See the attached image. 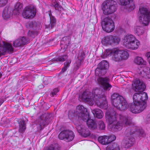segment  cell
Masks as SVG:
<instances>
[{
	"instance_id": "cell-20",
	"label": "cell",
	"mask_w": 150,
	"mask_h": 150,
	"mask_svg": "<svg viewBox=\"0 0 150 150\" xmlns=\"http://www.w3.org/2000/svg\"><path fill=\"white\" fill-rule=\"evenodd\" d=\"M135 143V139L133 136H127L123 140L122 146L125 149H129L133 146Z\"/></svg>"
},
{
	"instance_id": "cell-5",
	"label": "cell",
	"mask_w": 150,
	"mask_h": 150,
	"mask_svg": "<svg viewBox=\"0 0 150 150\" xmlns=\"http://www.w3.org/2000/svg\"><path fill=\"white\" fill-rule=\"evenodd\" d=\"M139 19L143 25L146 26L150 22V12L147 9L141 7L139 11Z\"/></svg>"
},
{
	"instance_id": "cell-2",
	"label": "cell",
	"mask_w": 150,
	"mask_h": 150,
	"mask_svg": "<svg viewBox=\"0 0 150 150\" xmlns=\"http://www.w3.org/2000/svg\"><path fill=\"white\" fill-rule=\"evenodd\" d=\"M111 100L113 105L119 111L123 112L128 108V104L125 100L117 93H114L111 96Z\"/></svg>"
},
{
	"instance_id": "cell-46",
	"label": "cell",
	"mask_w": 150,
	"mask_h": 150,
	"mask_svg": "<svg viewBox=\"0 0 150 150\" xmlns=\"http://www.w3.org/2000/svg\"><path fill=\"white\" fill-rule=\"evenodd\" d=\"M146 58H147L148 62H149V63L150 64V52L147 53L146 54Z\"/></svg>"
},
{
	"instance_id": "cell-45",
	"label": "cell",
	"mask_w": 150,
	"mask_h": 150,
	"mask_svg": "<svg viewBox=\"0 0 150 150\" xmlns=\"http://www.w3.org/2000/svg\"><path fill=\"white\" fill-rule=\"evenodd\" d=\"M37 33L38 32L30 31H29L28 35L30 36H36V35H37Z\"/></svg>"
},
{
	"instance_id": "cell-43",
	"label": "cell",
	"mask_w": 150,
	"mask_h": 150,
	"mask_svg": "<svg viewBox=\"0 0 150 150\" xmlns=\"http://www.w3.org/2000/svg\"><path fill=\"white\" fill-rule=\"evenodd\" d=\"M8 1V0H0V7L5 6L7 4Z\"/></svg>"
},
{
	"instance_id": "cell-32",
	"label": "cell",
	"mask_w": 150,
	"mask_h": 150,
	"mask_svg": "<svg viewBox=\"0 0 150 150\" xmlns=\"http://www.w3.org/2000/svg\"><path fill=\"white\" fill-rule=\"evenodd\" d=\"M117 49H107L105 52H104L102 55H101V57L103 58H105L106 57H108L109 55H111V54H113L114 52H115Z\"/></svg>"
},
{
	"instance_id": "cell-12",
	"label": "cell",
	"mask_w": 150,
	"mask_h": 150,
	"mask_svg": "<svg viewBox=\"0 0 150 150\" xmlns=\"http://www.w3.org/2000/svg\"><path fill=\"white\" fill-rule=\"evenodd\" d=\"M74 137V134L73 131L70 130H64L58 136V138L61 140L68 142L73 141Z\"/></svg>"
},
{
	"instance_id": "cell-28",
	"label": "cell",
	"mask_w": 150,
	"mask_h": 150,
	"mask_svg": "<svg viewBox=\"0 0 150 150\" xmlns=\"http://www.w3.org/2000/svg\"><path fill=\"white\" fill-rule=\"evenodd\" d=\"M87 124L88 127L92 130H94L97 128L96 123L94 120L92 119H89L87 121Z\"/></svg>"
},
{
	"instance_id": "cell-33",
	"label": "cell",
	"mask_w": 150,
	"mask_h": 150,
	"mask_svg": "<svg viewBox=\"0 0 150 150\" xmlns=\"http://www.w3.org/2000/svg\"><path fill=\"white\" fill-rule=\"evenodd\" d=\"M133 0H117L118 2L122 6H126L133 2Z\"/></svg>"
},
{
	"instance_id": "cell-26",
	"label": "cell",
	"mask_w": 150,
	"mask_h": 150,
	"mask_svg": "<svg viewBox=\"0 0 150 150\" xmlns=\"http://www.w3.org/2000/svg\"><path fill=\"white\" fill-rule=\"evenodd\" d=\"M12 12V8L10 6H8L6 7L3 12V17L4 19H9L11 16Z\"/></svg>"
},
{
	"instance_id": "cell-35",
	"label": "cell",
	"mask_w": 150,
	"mask_h": 150,
	"mask_svg": "<svg viewBox=\"0 0 150 150\" xmlns=\"http://www.w3.org/2000/svg\"><path fill=\"white\" fill-rule=\"evenodd\" d=\"M4 45L5 46V48L7 49V51L9 53H12L14 51V49L11 46V44L8 42H4L3 43Z\"/></svg>"
},
{
	"instance_id": "cell-30",
	"label": "cell",
	"mask_w": 150,
	"mask_h": 150,
	"mask_svg": "<svg viewBox=\"0 0 150 150\" xmlns=\"http://www.w3.org/2000/svg\"><path fill=\"white\" fill-rule=\"evenodd\" d=\"M23 5L22 3L20 2L17 3L16 4L13 12L15 15H18L20 14L23 9Z\"/></svg>"
},
{
	"instance_id": "cell-1",
	"label": "cell",
	"mask_w": 150,
	"mask_h": 150,
	"mask_svg": "<svg viewBox=\"0 0 150 150\" xmlns=\"http://www.w3.org/2000/svg\"><path fill=\"white\" fill-rule=\"evenodd\" d=\"M93 99L98 107L103 109L108 108V101L103 91L99 88H95L93 91Z\"/></svg>"
},
{
	"instance_id": "cell-27",
	"label": "cell",
	"mask_w": 150,
	"mask_h": 150,
	"mask_svg": "<svg viewBox=\"0 0 150 150\" xmlns=\"http://www.w3.org/2000/svg\"><path fill=\"white\" fill-rule=\"evenodd\" d=\"M18 123H19V132L21 134H23L24 133L26 128L25 121L23 119H21L19 120Z\"/></svg>"
},
{
	"instance_id": "cell-6",
	"label": "cell",
	"mask_w": 150,
	"mask_h": 150,
	"mask_svg": "<svg viewBox=\"0 0 150 150\" xmlns=\"http://www.w3.org/2000/svg\"><path fill=\"white\" fill-rule=\"evenodd\" d=\"M120 41V38L117 36L111 35L104 38L102 40V44L106 46H113L118 45Z\"/></svg>"
},
{
	"instance_id": "cell-4",
	"label": "cell",
	"mask_w": 150,
	"mask_h": 150,
	"mask_svg": "<svg viewBox=\"0 0 150 150\" xmlns=\"http://www.w3.org/2000/svg\"><path fill=\"white\" fill-rule=\"evenodd\" d=\"M117 8V4L113 0H107L102 5V9L105 15L112 14L116 11Z\"/></svg>"
},
{
	"instance_id": "cell-39",
	"label": "cell",
	"mask_w": 150,
	"mask_h": 150,
	"mask_svg": "<svg viewBox=\"0 0 150 150\" xmlns=\"http://www.w3.org/2000/svg\"><path fill=\"white\" fill-rule=\"evenodd\" d=\"M49 15H50V18H51V28H53L55 26V23H56V19H55V18L54 17L52 16L51 11L49 12Z\"/></svg>"
},
{
	"instance_id": "cell-18",
	"label": "cell",
	"mask_w": 150,
	"mask_h": 150,
	"mask_svg": "<svg viewBox=\"0 0 150 150\" xmlns=\"http://www.w3.org/2000/svg\"><path fill=\"white\" fill-rule=\"evenodd\" d=\"M106 119L108 124L116 120V113L114 109L111 108L107 110L106 113Z\"/></svg>"
},
{
	"instance_id": "cell-41",
	"label": "cell",
	"mask_w": 150,
	"mask_h": 150,
	"mask_svg": "<svg viewBox=\"0 0 150 150\" xmlns=\"http://www.w3.org/2000/svg\"><path fill=\"white\" fill-rule=\"evenodd\" d=\"M70 63H71V61L70 60L68 61H67L66 63L65 64V66H64V68L62 69V72H61L62 73L65 72V71L69 67V65H70Z\"/></svg>"
},
{
	"instance_id": "cell-37",
	"label": "cell",
	"mask_w": 150,
	"mask_h": 150,
	"mask_svg": "<svg viewBox=\"0 0 150 150\" xmlns=\"http://www.w3.org/2000/svg\"><path fill=\"white\" fill-rule=\"evenodd\" d=\"M8 51H7V49L4 44L2 45L0 43V56L4 55Z\"/></svg>"
},
{
	"instance_id": "cell-42",
	"label": "cell",
	"mask_w": 150,
	"mask_h": 150,
	"mask_svg": "<svg viewBox=\"0 0 150 150\" xmlns=\"http://www.w3.org/2000/svg\"><path fill=\"white\" fill-rule=\"evenodd\" d=\"M98 125H99V129L101 130H104L105 128V124L104 122L102 121H100L98 122Z\"/></svg>"
},
{
	"instance_id": "cell-17",
	"label": "cell",
	"mask_w": 150,
	"mask_h": 150,
	"mask_svg": "<svg viewBox=\"0 0 150 150\" xmlns=\"http://www.w3.org/2000/svg\"><path fill=\"white\" fill-rule=\"evenodd\" d=\"M82 100L90 106L94 105L93 94L88 91L84 92L82 96Z\"/></svg>"
},
{
	"instance_id": "cell-9",
	"label": "cell",
	"mask_w": 150,
	"mask_h": 150,
	"mask_svg": "<svg viewBox=\"0 0 150 150\" xmlns=\"http://www.w3.org/2000/svg\"><path fill=\"white\" fill-rule=\"evenodd\" d=\"M76 115L83 121L87 122L89 118V114L87 110L82 105H79L76 109Z\"/></svg>"
},
{
	"instance_id": "cell-13",
	"label": "cell",
	"mask_w": 150,
	"mask_h": 150,
	"mask_svg": "<svg viewBox=\"0 0 150 150\" xmlns=\"http://www.w3.org/2000/svg\"><path fill=\"white\" fill-rule=\"evenodd\" d=\"M148 99L147 94L144 92H139L134 94L133 96V103L135 105H140L146 102Z\"/></svg>"
},
{
	"instance_id": "cell-15",
	"label": "cell",
	"mask_w": 150,
	"mask_h": 150,
	"mask_svg": "<svg viewBox=\"0 0 150 150\" xmlns=\"http://www.w3.org/2000/svg\"><path fill=\"white\" fill-rule=\"evenodd\" d=\"M132 85L134 90L137 92H142L146 89V85L144 83L139 79L134 80L132 83Z\"/></svg>"
},
{
	"instance_id": "cell-40",
	"label": "cell",
	"mask_w": 150,
	"mask_h": 150,
	"mask_svg": "<svg viewBox=\"0 0 150 150\" xmlns=\"http://www.w3.org/2000/svg\"><path fill=\"white\" fill-rule=\"evenodd\" d=\"M60 146L58 144H53L51 145L49 148H48V150H58L60 149Z\"/></svg>"
},
{
	"instance_id": "cell-25",
	"label": "cell",
	"mask_w": 150,
	"mask_h": 150,
	"mask_svg": "<svg viewBox=\"0 0 150 150\" xmlns=\"http://www.w3.org/2000/svg\"><path fill=\"white\" fill-rule=\"evenodd\" d=\"M77 129L79 134L83 137H87L90 135L89 130L83 126H78Z\"/></svg>"
},
{
	"instance_id": "cell-47",
	"label": "cell",
	"mask_w": 150,
	"mask_h": 150,
	"mask_svg": "<svg viewBox=\"0 0 150 150\" xmlns=\"http://www.w3.org/2000/svg\"><path fill=\"white\" fill-rule=\"evenodd\" d=\"M4 100L3 99H0V106H1V105L4 102Z\"/></svg>"
},
{
	"instance_id": "cell-14",
	"label": "cell",
	"mask_w": 150,
	"mask_h": 150,
	"mask_svg": "<svg viewBox=\"0 0 150 150\" xmlns=\"http://www.w3.org/2000/svg\"><path fill=\"white\" fill-rule=\"evenodd\" d=\"M146 106V102L140 105H135L134 103H132L129 106L130 111L134 114H138L144 111Z\"/></svg>"
},
{
	"instance_id": "cell-8",
	"label": "cell",
	"mask_w": 150,
	"mask_h": 150,
	"mask_svg": "<svg viewBox=\"0 0 150 150\" xmlns=\"http://www.w3.org/2000/svg\"><path fill=\"white\" fill-rule=\"evenodd\" d=\"M129 57V53L126 51L116 49L113 54L112 59L115 61H121L127 60Z\"/></svg>"
},
{
	"instance_id": "cell-7",
	"label": "cell",
	"mask_w": 150,
	"mask_h": 150,
	"mask_svg": "<svg viewBox=\"0 0 150 150\" xmlns=\"http://www.w3.org/2000/svg\"><path fill=\"white\" fill-rule=\"evenodd\" d=\"M109 68V64L106 60L102 61L99 64L95 70L96 75L101 76L106 74Z\"/></svg>"
},
{
	"instance_id": "cell-34",
	"label": "cell",
	"mask_w": 150,
	"mask_h": 150,
	"mask_svg": "<svg viewBox=\"0 0 150 150\" xmlns=\"http://www.w3.org/2000/svg\"><path fill=\"white\" fill-rule=\"evenodd\" d=\"M27 26L29 28H34L38 27L39 26V23L37 21H32L27 23Z\"/></svg>"
},
{
	"instance_id": "cell-48",
	"label": "cell",
	"mask_w": 150,
	"mask_h": 150,
	"mask_svg": "<svg viewBox=\"0 0 150 150\" xmlns=\"http://www.w3.org/2000/svg\"><path fill=\"white\" fill-rule=\"evenodd\" d=\"M2 75L1 73H0V78L1 77Z\"/></svg>"
},
{
	"instance_id": "cell-24",
	"label": "cell",
	"mask_w": 150,
	"mask_h": 150,
	"mask_svg": "<svg viewBox=\"0 0 150 150\" xmlns=\"http://www.w3.org/2000/svg\"><path fill=\"white\" fill-rule=\"evenodd\" d=\"M139 73L143 77L150 78V68L148 67H140L138 69Z\"/></svg>"
},
{
	"instance_id": "cell-10",
	"label": "cell",
	"mask_w": 150,
	"mask_h": 150,
	"mask_svg": "<svg viewBox=\"0 0 150 150\" xmlns=\"http://www.w3.org/2000/svg\"><path fill=\"white\" fill-rule=\"evenodd\" d=\"M102 27L104 31L107 33H110L114 31L115 24L111 18H106L103 20L101 23Z\"/></svg>"
},
{
	"instance_id": "cell-3",
	"label": "cell",
	"mask_w": 150,
	"mask_h": 150,
	"mask_svg": "<svg viewBox=\"0 0 150 150\" xmlns=\"http://www.w3.org/2000/svg\"><path fill=\"white\" fill-rule=\"evenodd\" d=\"M123 45L126 48L131 50L137 49L140 45L139 41L132 34H127L123 39Z\"/></svg>"
},
{
	"instance_id": "cell-23",
	"label": "cell",
	"mask_w": 150,
	"mask_h": 150,
	"mask_svg": "<svg viewBox=\"0 0 150 150\" xmlns=\"http://www.w3.org/2000/svg\"><path fill=\"white\" fill-rule=\"evenodd\" d=\"M29 41H30V40L26 37H20L14 41L13 45L15 47H22L28 44Z\"/></svg>"
},
{
	"instance_id": "cell-36",
	"label": "cell",
	"mask_w": 150,
	"mask_h": 150,
	"mask_svg": "<svg viewBox=\"0 0 150 150\" xmlns=\"http://www.w3.org/2000/svg\"><path fill=\"white\" fill-rule=\"evenodd\" d=\"M107 150H117L120 149L119 146L117 144L113 143L111 144L110 145H109L107 148Z\"/></svg>"
},
{
	"instance_id": "cell-22",
	"label": "cell",
	"mask_w": 150,
	"mask_h": 150,
	"mask_svg": "<svg viewBox=\"0 0 150 150\" xmlns=\"http://www.w3.org/2000/svg\"><path fill=\"white\" fill-rule=\"evenodd\" d=\"M99 84L105 90H108L111 88V85L109 83V79L106 77H100L98 79Z\"/></svg>"
},
{
	"instance_id": "cell-21",
	"label": "cell",
	"mask_w": 150,
	"mask_h": 150,
	"mask_svg": "<svg viewBox=\"0 0 150 150\" xmlns=\"http://www.w3.org/2000/svg\"><path fill=\"white\" fill-rule=\"evenodd\" d=\"M123 128V124L118 121L114 122L112 123L109 124L108 126V129L110 131L113 132H117L122 129Z\"/></svg>"
},
{
	"instance_id": "cell-44",
	"label": "cell",
	"mask_w": 150,
	"mask_h": 150,
	"mask_svg": "<svg viewBox=\"0 0 150 150\" xmlns=\"http://www.w3.org/2000/svg\"><path fill=\"white\" fill-rule=\"evenodd\" d=\"M59 90L58 88H56V89H54L52 92L51 93V96L52 97L55 96L57 94V93L58 92Z\"/></svg>"
},
{
	"instance_id": "cell-31",
	"label": "cell",
	"mask_w": 150,
	"mask_h": 150,
	"mask_svg": "<svg viewBox=\"0 0 150 150\" xmlns=\"http://www.w3.org/2000/svg\"><path fill=\"white\" fill-rule=\"evenodd\" d=\"M134 62L136 64L138 65L144 66V65H146V62L145 61L140 57H136L134 60Z\"/></svg>"
},
{
	"instance_id": "cell-11",
	"label": "cell",
	"mask_w": 150,
	"mask_h": 150,
	"mask_svg": "<svg viewBox=\"0 0 150 150\" xmlns=\"http://www.w3.org/2000/svg\"><path fill=\"white\" fill-rule=\"evenodd\" d=\"M37 13L36 8L33 5L27 6L24 10L23 16L24 18L27 19L32 18L35 16Z\"/></svg>"
},
{
	"instance_id": "cell-16",
	"label": "cell",
	"mask_w": 150,
	"mask_h": 150,
	"mask_svg": "<svg viewBox=\"0 0 150 150\" xmlns=\"http://www.w3.org/2000/svg\"><path fill=\"white\" fill-rule=\"evenodd\" d=\"M144 132L142 131V129H140L136 127H132L129 128L125 131V135L126 136H140L143 135Z\"/></svg>"
},
{
	"instance_id": "cell-19",
	"label": "cell",
	"mask_w": 150,
	"mask_h": 150,
	"mask_svg": "<svg viewBox=\"0 0 150 150\" xmlns=\"http://www.w3.org/2000/svg\"><path fill=\"white\" fill-rule=\"evenodd\" d=\"M116 137L115 135H110L100 136L98 138V141L101 144L106 145L114 141Z\"/></svg>"
},
{
	"instance_id": "cell-29",
	"label": "cell",
	"mask_w": 150,
	"mask_h": 150,
	"mask_svg": "<svg viewBox=\"0 0 150 150\" xmlns=\"http://www.w3.org/2000/svg\"><path fill=\"white\" fill-rule=\"evenodd\" d=\"M93 114L95 118L98 119H101L103 117L104 114L101 110L99 109H95L92 111Z\"/></svg>"
},
{
	"instance_id": "cell-38",
	"label": "cell",
	"mask_w": 150,
	"mask_h": 150,
	"mask_svg": "<svg viewBox=\"0 0 150 150\" xmlns=\"http://www.w3.org/2000/svg\"><path fill=\"white\" fill-rule=\"evenodd\" d=\"M67 58V55H63V56H60V57H58V58L54 59L51 61L54 62L64 61L66 60Z\"/></svg>"
}]
</instances>
